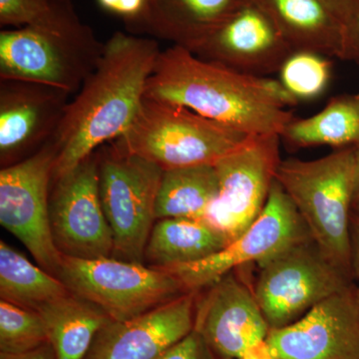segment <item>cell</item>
<instances>
[{
    "mask_svg": "<svg viewBox=\"0 0 359 359\" xmlns=\"http://www.w3.org/2000/svg\"><path fill=\"white\" fill-rule=\"evenodd\" d=\"M351 243L354 278L359 280V222H351ZM356 292L359 297V285L356 287Z\"/></svg>",
    "mask_w": 359,
    "mask_h": 359,
    "instance_id": "cell-33",
    "label": "cell"
},
{
    "mask_svg": "<svg viewBox=\"0 0 359 359\" xmlns=\"http://www.w3.org/2000/svg\"><path fill=\"white\" fill-rule=\"evenodd\" d=\"M57 278L71 294L113 321L132 320L187 294L178 278L164 269L113 257L62 256Z\"/></svg>",
    "mask_w": 359,
    "mask_h": 359,
    "instance_id": "cell-6",
    "label": "cell"
},
{
    "mask_svg": "<svg viewBox=\"0 0 359 359\" xmlns=\"http://www.w3.org/2000/svg\"><path fill=\"white\" fill-rule=\"evenodd\" d=\"M105 43L91 28L77 33L32 26L0 32V80L46 85L72 95L95 70Z\"/></svg>",
    "mask_w": 359,
    "mask_h": 359,
    "instance_id": "cell-7",
    "label": "cell"
},
{
    "mask_svg": "<svg viewBox=\"0 0 359 359\" xmlns=\"http://www.w3.org/2000/svg\"><path fill=\"white\" fill-rule=\"evenodd\" d=\"M106 13L124 23L130 34L147 35L150 0H96Z\"/></svg>",
    "mask_w": 359,
    "mask_h": 359,
    "instance_id": "cell-28",
    "label": "cell"
},
{
    "mask_svg": "<svg viewBox=\"0 0 359 359\" xmlns=\"http://www.w3.org/2000/svg\"><path fill=\"white\" fill-rule=\"evenodd\" d=\"M223 359H240L263 344L269 327L252 287L236 271L197 292L195 328Z\"/></svg>",
    "mask_w": 359,
    "mask_h": 359,
    "instance_id": "cell-14",
    "label": "cell"
},
{
    "mask_svg": "<svg viewBox=\"0 0 359 359\" xmlns=\"http://www.w3.org/2000/svg\"><path fill=\"white\" fill-rule=\"evenodd\" d=\"M294 51L344 60L346 25L318 0H252Z\"/></svg>",
    "mask_w": 359,
    "mask_h": 359,
    "instance_id": "cell-18",
    "label": "cell"
},
{
    "mask_svg": "<svg viewBox=\"0 0 359 359\" xmlns=\"http://www.w3.org/2000/svg\"><path fill=\"white\" fill-rule=\"evenodd\" d=\"M355 177H354L351 222H359V145L355 146Z\"/></svg>",
    "mask_w": 359,
    "mask_h": 359,
    "instance_id": "cell-34",
    "label": "cell"
},
{
    "mask_svg": "<svg viewBox=\"0 0 359 359\" xmlns=\"http://www.w3.org/2000/svg\"><path fill=\"white\" fill-rule=\"evenodd\" d=\"M259 266L252 290L269 327H287L314 306L353 285L313 238L290 245Z\"/></svg>",
    "mask_w": 359,
    "mask_h": 359,
    "instance_id": "cell-8",
    "label": "cell"
},
{
    "mask_svg": "<svg viewBox=\"0 0 359 359\" xmlns=\"http://www.w3.org/2000/svg\"><path fill=\"white\" fill-rule=\"evenodd\" d=\"M341 20L346 27L359 13V0H318Z\"/></svg>",
    "mask_w": 359,
    "mask_h": 359,
    "instance_id": "cell-30",
    "label": "cell"
},
{
    "mask_svg": "<svg viewBox=\"0 0 359 359\" xmlns=\"http://www.w3.org/2000/svg\"><path fill=\"white\" fill-rule=\"evenodd\" d=\"M280 137L297 148L358 146L359 94L334 97L318 114L304 119L294 118Z\"/></svg>",
    "mask_w": 359,
    "mask_h": 359,
    "instance_id": "cell-22",
    "label": "cell"
},
{
    "mask_svg": "<svg viewBox=\"0 0 359 359\" xmlns=\"http://www.w3.org/2000/svg\"><path fill=\"white\" fill-rule=\"evenodd\" d=\"M252 137L181 106L144 98L131 126L112 142L167 171L215 166Z\"/></svg>",
    "mask_w": 359,
    "mask_h": 359,
    "instance_id": "cell-4",
    "label": "cell"
},
{
    "mask_svg": "<svg viewBox=\"0 0 359 359\" xmlns=\"http://www.w3.org/2000/svg\"><path fill=\"white\" fill-rule=\"evenodd\" d=\"M71 94L46 85L0 80V165L11 166L53 138Z\"/></svg>",
    "mask_w": 359,
    "mask_h": 359,
    "instance_id": "cell-15",
    "label": "cell"
},
{
    "mask_svg": "<svg viewBox=\"0 0 359 359\" xmlns=\"http://www.w3.org/2000/svg\"><path fill=\"white\" fill-rule=\"evenodd\" d=\"M145 98L181 106L250 136H282L294 119L269 95L263 76L204 60L178 45L161 51Z\"/></svg>",
    "mask_w": 359,
    "mask_h": 359,
    "instance_id": "cell-2",
    "label": "cell"
},
{
    "mask_svg": "<svg viewBox=\"0 0 359 359\" xmlns=\"http://www.w3.org/2000/svg\"><path fill=\"white\" fill-rule=\"evenodd\" d=\"M309 238L301 215L276 180L263 212L240 237L199 262L162 269L176 276L187 292H199L245 264L263 263Z\"/></svg>",
    "mask_w": 359,
    "mask_h": 359,
    "instance_id": "cell-10",
    "label": "cell"
},
{
    "mask_svg": "<svg viewBox=\"0 0 359 359\" xmlns=\"http://www.w3.org/2000/svg\"><path fill=\"white\" fill-rule=\"evenodd\" d=\"M280 80L299 102L318 98L332 80V62L311 51H294L283 62Z\"/></svg>",
    "mask_w": 359,
    "mask_h": 359,
    "instance_id": "cell-26",
    "label": "cell"
},
{
    "mask_svg": "<svg viewBox=\"0 0 359 359\" xmlns=\"http://www.w3.org/2000/svg\"><path fill=\"white\" fill-rule=\"evenodd\" d=\"M218 192L214 165L167 170L158 191L156 219H203Z\"/></svg>",
    "mask_w": 359,
    "mask_h": 359,
    "instance_id": "cell-23",
    "label": "cell"
},
{
    "mask_svg": "<svg viewBox=\"0 0 359 359\" xmlns=\"http://www.w3.org/2000/svg\"><path fill=\"white\" fill-rule=\"evenodd\" d=\"M0 359H56L55 353L50 344L25 353H0Z\"/></svg>",
    "mask_w": 359,
    "mask_h": 359,
    "instance_id": "cell-32",
    "label": "cell"
},
{
    "mask_svg": "<svg viewBox=\"0 0 359 359\" xmlns=\"http://www.w3.org/2000/svg\"><path fill=\"white\" fill-rule=\"evenodd\" d=\"M292 52L273 21L250 0L194 54L244 74L268 76Z\"/></svg>",
    "mask_w": 359,
    "mask_h": 359,
    "instance_id": "cell-17",
    "label": "cell"
},
{
    "mask_svg": "<svg viewBox=\"0 0 359 359\" xmlns=\"http://www.w3.org/2000/svg\"><path fill=\"white\" fill-rule=\"evenodd\" d=\"M99 193L114 240L113 257L144 264L163 171L110 142L97 150Z\"/></svg>",
    "mask_w": 359,
    "mask_h": 359,
    "instance_id": "cell-5",
    "label": "cell"
},
{
    "mask_svg": "<svg viewBox=\"0 0 359 359\" xmlns=\"http://www.w3.org/2000/svg\"><path fill=\"white\" fill-rule=\"evenodd\" d=\"M49 344L39 311L0 301V353H25Z\"/></svg>",
    "mask_w": 359,
    "mask_h": 359,
    "instance_id": "cell-27",
    "label": "cell"
},
{
    "mask_svg": "<svg viewBox=\"0 0 359 359\" xmlns=\"http://www.w3.org/2000/svg\"><path fill=\"white\" fill-rule=\"evenodd\" d=\"M197 292H187L132 320L110 321L84 359H156L195 328Z\"/></svg>",
    "mask_w": 359,
    "mask_h": 359,
    "instance_id": "cell-16",
    "label": "cell"
},
{
    "mask_svg": "<svg viewBox=\"0 0 359 359\" xmlns=\"http://www.w3.org/2000/svg\"><path fill=\"white\" fill-rule=\"evenodd\" d=\"M37 311L56 359H84L96 335L112 321L100 309L71 292Z\"/></svg>",
    "mask_w": 359,
    "mask_h": 359,
    "instance_id": "cell-21",
    "label": "cell"
},
{
    "mask_svg": "<svg viewBox=\"0 0 359 359\" xmlns=\"http://www.w3.org/2000/svg\"><path fill=\"white\" fill-rule=\"evenodd\" d=\"M355 150V146L337 149L316 160H282L276 175L321 254L353 280Z\"/></svg>",
    "mask_w": 359,
    "mask_h": 359,
    "instance_id": "cell-3",
    "label": "cell"
},
{
    "mask_svg": "<svg viewBox=\"0 0 359 359\" xmlns=\"http://www.w3.org/2000/svg\"><path fill=\"white\" fill-rule=\"evenodd\" d=\"M56 151L52 139L27 159L1 168L0 224L57 278L62 255L54 244L49 199Z\"/></svg>",
    "mask_w": 359,
    "mask_h": 359,
    "instance_id": "cell-9",
    "label": "cell"
},
{
    "mask_svg": "<svg viewBox=\"0 0 359 359\" xmlns=\"http://www.w3.org/2000/svg\"><path fill=\"white\" fill-rule=\"evenodd\" d=\"M278 135L252 136L215 167L219 192L204 221L228 242L240 237L263 212L282 162Z\"/></svg>",
    "mask_w": 359,
    "mask_h": 359,
    "instance_id": "cell-11",
    "label": "cell"
},
{
    "mask_svg": "<svg viewBox=\"0 0 359 359\" xmlns=\"http://www.w3.org/2000/svg\"><path fill=\"white\" fill-rule=\"evenodd\" d=\"M49 215L54 244L62 256L113 257L114 240L99 193L97 151L52 181Z\"/></svg>",
    "mask_w": 359,
    "mask_h": 359,
    "instance_id": "cell-12",
    "label": "cell"
},
{
    "mask_svg": "<svg viewBox=\"0 0 359 359\" xmlns=\"http://www.w3.org/2000/svg\"><path fill=\"white\" fill-rule=\"evenodd\" d=\"M157 40L121 32L105 42L95 70L68 103L52 141L53 181L131 126L161 53Z\"/></svg>",
    "mask_w": 359,
    "mask_h": 359,
    "instance_id": "cell-1",
    "label": "cell"
},
{
    "mask_svg": "<svg viewBox=\"0 0 359 359\" xmlns=\"http://www.w3.org/2000/svg\"><path fill=\"white\" fill-rule=\"evenodd\" d=\"M250 0H150L149 36L196 52Z\"/></svg>",
    "mask_w": 359,
    "mask_h": 359,
    "instance_id": "cell-19",
    "label": "cell"
},
{
    "mask_svg": "<svg viewBox=\"0 0 359 359\" xmlns=\"http://www.w3.org/2000/svg\"><path fill=\"white\" fill-rule=\"evenodd\" d=\"M0 25L73 32L85 25L71 0H0Z\"/></svg>",
    "mask_w": 359,
    "mask_h": 359,
    "instance_id": "cell-25",
    "label": "cell"
},
{
    "mask_svg": "<svg viewBox=\"0 0 359 359\" xmlns=\"http://www.w3.org/2000/svg\"><path fill=\"white\" fill-rule=\"evenodd\" d=\"M58 278L30 263L4 241L0 242V299L21 308L39 311L69 294Z\"/></svg>",
    "mask_w": 359,
    "mask_h": 359,
    "instance_id": "cell-24",
    "label": "cell"
},
{
    "mask_svg": "<svg viewBox=\"0 0 359 359\" xmlns=\"http://www.w3.org/2000/svg\"><path fill=\"white\" fill-rule=\"evenodd\" d=\"M268 359H359V297L355 285L327 297L264 340Z\"/></svg>",
    "mask_w": 359,
    "mask_h": 359,
    "instance_id": "cell-13",
    "label": "cell"
},
{
    "mask_svg": "<svg viewBox=\"0 0 359 359\" xmlns=\"http://www.w3.org/2000/svg\"><path fill=\"white\" fill-rule=\"evenodd\" d=\"M229 244L221 231L202 219H157L149 236L144 264L165 269L199 262Z\"/></svg>",
    "mask_w": 359,
    "mask_h": 359,
    "instance_id": "cell-20",
    "label": "cell"
},
{
    "mask_svg": "<svg viewBox=\"0 0 359 359\" xmlns=\"http://www.w3.org/2000/svg\"><path fill=\"white\" fill-rule=\"evenodd\" d=\"M212 355L214 353L204 337L194 330L156 359H214Z\"/></svg>",
    "mask_w": 359,
    "mask_h": 359,
    "instance_id": "cell-29",
    "label": "cell"
},
{
    "mask_svg": "<svg viewBox=\"0 0 359 359\" xmlns=\"http://www.w3.org/2000/svg\"><path fill=\"white\" fill-rule=\"evenodd\" d=\"M344 60L351 61L359 65V13L346 29Z\"/></svg>",
    "mask_w": 359,
    "mask_h": 359,
    "instance_id": "cell-31",
    "label": "cell"
}]
</instances>
